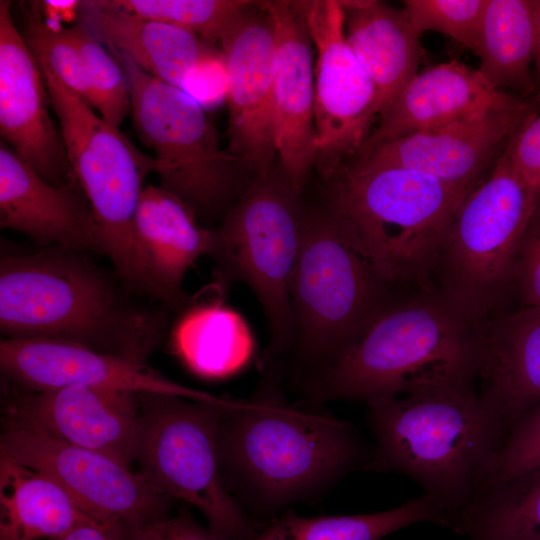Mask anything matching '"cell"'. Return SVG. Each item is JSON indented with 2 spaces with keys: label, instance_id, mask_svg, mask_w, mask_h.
Segmentation results:
<instances>
[{
  "label": "cell",
  "instance_id": "cell-22",
  "mask_svg": "<svg viewBox=\"0 0 540 540\" xmlns=\"http://www.w3.org/2000/svg\"><path fill=\"white\" fill-rule=\"evenodd\" d=\"M520 101L522 99L509 92L492 88L478 69L456 60L442 63L413 77L380 115L379 125L361 150L436 130L486 109Z\"/></svg>",
  "mask_w": 540,
  "mask_h": 540
},
{
  "label": "cell",
  "instance_id": "cell-39",
  "mask_svg": "<svg viewBox=\"0 0 540 540\" xmlns=\"http://www.w3.org/2000/svg\"><path fill=\"white\" fill-rule=\"evenodd\" d=\"M133 540H226L209 527L199 524L188 513L168 516L142 531Z\"/></svg>",
  "mask_w": 540,
  "mask_h": 540
},
{
  "label": "cell",
  "instance_id": "cell-15",
  "mask_svg": "<svg viewBox=\"0 0 540 540\" xmlns=\"http://www.w3.org/2000/svg\"><path fill=\"white\" fill-rule=\"evenodd\" d=\"M532 114L525 101L486 109L436 130L383 142L356 155L373 164L418 171L468 195L490 174Z\"/></svg>",
  "mask_w": 540,
  "mask_h": 540
},
{
  "label": "cell",
  "instance_id": "cell-30",
  "mask_svg": "<svg viewBox=\"0 0 540 540\" xmlns=\"http://www.w3.org/2000/svg\"><path fill=\"white\" fill-rule=\"evenodd\" d=\"M430 523L450 530L447 517L429 496L367 514L299 516L293 512L264 523L246 540H380L403 528Z\"/></svg>",
  "mask_w": 540,
  "mask_h": 540
},
{
  "label": "cell",
  "instance_id": "cell-28",
  "mask_svg": "<svg viewBox=\"0 0 540 540\" xmlns=\"http://www.w3.org/2000/svg\"><path fill=\"white\" fill-rule=\"evenodd\" d=\"M449 521L469 540H540V465L484 485Z\"/></svg>",
  "mask_w": 540,
  "mask_h": 540
},
{
  "label": "cell",
  "instance_id": "cell-1",
  "mask_svg": "<svg viewBox=\"0 0 540 540\" xmlns=\"http://www.w3.org/2000/svg\"><path fill=\"white\" fill-rule=\"evenodd\" d=\"M280 360L254 396L223 409L218 429L222 476L229 491L264 515L310 498L370 459L357 431L281 392Z\"/></svg>",
  "mask_w": 540,
  "mask_h": 540
},
{
  "label": "cell",
  "instance_id": "cell-21",
  "mask_svg": "<svg viewBox=\"0 0 540 540\" xmlns=\"http://www.w3.org/2000/svg\"><path fill=\"white\" fill-rule=\"evenodd\" d=\"M477 391L504 432L540 403V306L499 313L477 326Z\"/></svg>",
  "mask_w": 540,
  "mask_h": 540
},
{
  "label": "cell",
  "instance_id": "cell-40",
  "mask_svg": "<svg viewBox=\"0 0 540 540\" xmlns=\"http://www.w3.org/2000/svg\"><path fill=\"white\" fill-rule=\"evenodd\" d=\"M39 5L48 25L54 28H63L64 23L79 20L82 1L45 0L39 1Z\"/></svg>",
  "mask_w": 540,
  "mask_h": 540
},
{
  "label": "cell",
  "instance_id": "cell-20",
  "mask_svg": "<svg viewBox=\"0 0 540 540\" xmlns=\"http://www.w3.org/2000/svg\"><path fill=\"white\" fill-rule=\"evenodd\" d=\"M80 185L57 186L0 143V225L41 246H65L103 254L92 207Z\"/></svg>",
  "mask_w": 540,
  "mask_h": 540
},
{
  "label": "cell",
  "instance_id": "cell-2",
  "mask_svg": "<svg viewBox=\"0 0 540 540\" xmlns=\"http://www.w3.org/2000/svg\"><path fill=\"white\" fill-rule=\"evenodd\" d=\"M85 252L53 245L2 254L0 331L4 338H45L146 363L163 337L166 314L141 306L118 276Z\"/></svg>",
  "mask_w": 540,
  "mask_h": 540
},
{
  "label": "cell",
  "instance_id": "cell-19",
  "mask_svg": "<svg viewBox=\"0 0 540 540\" xmlns=\"http://www.w3.org/2000/svg\"><path fill=\"white\" fill-rule=\"evenodd\" d=\"M277 43L274 88L276 154L292 188L301 194L317 160L314 66L302 1H263Z\"/></svg>",
  "mask_w": 540,
  "mask_h": 540
},
{
  "label": "cell",
  "instance_id": "cell-43",
  "mask_svg": "<svg viewBox=\"0 0 540 540\" xmlns=\"http://www.w3.org/2000/svg\"><path fill=\"white\" fill-rule=\"evenodd\" d=\"M534 189L540 193V176L535 183Z\"/></svg>",
  "mask_w": 540,
  "mask_h": 540
},
{
  "label": "cell",
  "instance_id": "cell-5",
  "mask_svg": "<svg viewBox=\"0 0 540 540\" xmlns=\"http://www.w3.org/2000/svg\"><path fill=\"white\" fill-rule=\"evenodd\" d=\"M351 158L324 180L323 208L352 231L388 282L430 291L439 252L467 195L418 171Z\"/></svg>",
  "mask_w": 540,
  "mask_h": 540
},
{
  "label": "cell",
  "instance_id": "cell-42",
  "mask_svg": "<svg viewBox=\"0 0 540 540\" xmlns=\"http://www.w3.org/2000/svg\"><path fill=\"white\" fill-rule=\"evenodd\" d=\"M534 11L536 20V47L534 56V68H535V88L538 89L540 94V0H534Z\"/></svg>",
  "mask_w": 540,
  "mask_h": 540
},
{
  "label": "cell",
  "instance_id": "cell-13",
  "mask_svg": "<svg viewBox=\"0 0 540 540\" xmlns=\"http://www.w3.org/2000/svg\"><path fill=\"white\" fill-rule=\"evenodd\" d=\"M317 56L314 66V113L318 168L331 177L368 139L375 120L372 81L350 46L340 0L302 1Z\"/></svg>",
  "mask_w": 540,
  "mask_h": 540
},
{
  "label": "cell",
  "instance_id": "cell-12",
  "mask_svg": "<svg viewBox=\"0 0 540 540\" xmlns=\"http://www.w3.org/2000/svg\"><path fill=\"white\" fill-rule=\"evenodd\" d=\"M2 425L1 455L52 479L88 517L119 540H133L138 532L170 516L172 499L132 468L9 413Z\"/></svg>",
  "mask_w": 540,
  "mask_h": 540
},
{
  "label": "cell",
  "instance_id": "cell-26",
  "mask_svg": "<svg viewBox=\"0 0 540 540\" xmlns=\"http://www.w3.org/2000/svg\"><path fill=\"white\" fill-rule=\"evenodd\" d=\"M90 521L52 479L0 456V540H53Z\"/></svg>",
  "mask_w": 540,
  "mask_h": 540
},
{
  "label": "cell",
  "instance_id": "cell-25",
  "mask_svg": "<svg viewBox=\"0 0 540 540\" xmlns=\"http://www.w3.org/2000/svg\"><path fill=\"white\" fill-rule=\"evenodd\" d=\"M78 22L108 49L124 54L145 72L181 89L210 49L191 31L105 5L101 0L82 1Z\"/></svg>",
  "mask_w": 540,
  "mask_h": 540
},
{
  "label": "cell",
  "instance_id": "cell-11",
  "mask_svg": "<svg viewBox=\"0 0 540 540\" xmlns=\"http://www.w3.org/2000/svg\"><path fill=\"white\" fill-rule=\"evenodd\" d=\"M139 425L134 455L138 473L160 494L185 501L226 540H246L256 522L229 491L222 476L218 429L222 403L136 393Z\"/></svg>",
  "mask_w": 540,
  "mask_h": 540
},
{
  "label": "cell",
  "instance_id": "cell-37",
  "mask_svg": "<svg viewBox=\"0 0 540 540\" xmlns=\"http://www.w3.org/2000/svg\"><path fill=\"white\" fill-rule=\"evenodd\" d=\"M182 90L204 109L227 99L228 73L222 51L218 53L210 48L188 74Z\"/></svg>",
  "mask_w": 540,
  "mask_h": 540
},
{
  "label": "cell",
  "instance_id": "cell-34",
  "mask_svg": "<svg viewBox=\"0 0 540 540\" xmlns=\"http://www.w3.org/2000/svg\"><path fill=\"white\" fill-rule=\"evenodd\" d=\"M403 11L414 32L437 31L479 56L486 0H406Z\"/></svg>",
  "mask_w": 540,
  "mask_h": 540
},
{
  "label": "cell",
  "instance_id": "cell-29",
  "mask_svg": "<svg viewBox=\"0 0 540 540\" xmlns=\"http://www.w3.org/2000/svg\"><path fill=\"white\" fill-rule=\"evenodd\" d=\"M535 47L534 0H486L478 71L492 88L535 89L530 72Z\"/></svg>",
  "mask_w": 540,
  "mask_h": 540
},
{
  "label": "cell",
  "instance_id": "cell-33",
  "mask_svg": "<svg viewBox=\"0 0 540 540\" xmlns=\"http://www.w3.org/2000/svg\"><path fill=\"white\" fill-rule=\"evenodd\" d=\"M85 61L93 95V108L110 125L119 128L131 111L130 89L126 74L102 43L82 23L70 27Z\"/></svg>",
  "mask_w": 540,
  "mask_h": 540
},
{
  "label": "cell",
  "instance_id": "cell-24",
  "mask_svg": "<svg viewBox=\"0 0 540 540\" xmlns=\"http://www.w3.org/2000/svg\"><path fill=\"white\" fill-rule=\"evenodd\" d=\"M347 40L373 83L381 115L418 73L419 36L403 9L377 0H342Z\"/></svg>",
  "mask_w": 540,
  "mask_h": 540
},
{
  "label": "cell",
  "instance_id": "cell-9",
  "mask_svg": "<svg viewBox=\"0 0 540 540\" xmlns=\"http://www.w3.org/2000/svg\"><path fill=\"white\" fill-rule=\"evenodd\" d=\"M109 51L126 74L134 127L155 152L160 186L189 205L202 225L222 219L255 180L244 170L252 173L221 148L216 128L194 98Z\"/></svg>",
  "mask_w": 540,
  "mask_h": 540
},
{
  "label": "cell",
  "instance_id": "cell-6",
  "mask_svg": "<svg viewBox=\"0 0 540 540\" xmlns=\"http://www.w3.org/2000/svg\"><path fill=\"white\" fill-rule=\"evenodd\" d=\"M404 290L383 277L340 219L323 207L303 209L291 278L297 378L333 364L384 310L411 294Z\"/></svg>",
  "mask_w": 540,
  "mask_h": 540
},
{
  "label": "cell",
  "instance_id": "cell-7",
  "mask_svg": "<svg viewBox=\"0 0 540 540\" xmlns=\"http://www.w3.org/2000/svg\"><path fill=\"white\" fill-rule=\"evenodd\" d=\"M539 199L540 193L515 168L508 145L490 174L459 205L430 289L468 324L476 327L510 310L517 251Z\"/></svg>",
  "mask_w": 540,
  "mask_h": 540
},
{
  "label": "cell",
  "instance_id": "cell-14",
  "mask_svg": "<svg viewBox=\"0 0 540 540\" xmlns=\"http://www.w3.org/2000/svg\"><path fill=\"white\" fill-rule=\"evenodd\" d=\"M228 73L227 150L255 178L267 175L276 154L274 88L277 43L270 14L255 2L219 42Z\"/></svg>",
  "mask_w": 540,
  "mask_h": 540
},
{
  "label": "cell",
  "instance_id": "cell-41",
  "mask_svg": "<svg viewBox=\"0 0 540 540\" xmlns=\"http://www.w3.org/2000/svg\"><path fill=\"white\" fill-rule=\"evenodd\" d=\"M53 540H119L111 531L94 521L78 525L65 535Z\"/></svg>",
  "mask_w": 540,
  "mask_h": 540
},
{
  "label": "cell",
  "instance_id": "cell-36",
  "mask_svg": "<svg viewBox=\"0 0 540 540\" xmlns=\"http://www.w3.org/2000/svg\"><path fill=\"white\" fill-rule=\"evenodd\" d=\"M512 290L519 307L540 306V199L520 241Z\"/></svg>",
  "mask_w": 540,
  "mask_h": 540
},
{
  "label": "cell",
  "instance_id": "cell-35",
  "mask_svg": "<svg viewBox=\"0 0 540 540\" xmlns=\"http://www.w3.org/2000/svg\"><path fill=\"white\" fill-rule=\"evenodd\" d=\"M539 465L540 403L525 413L510 428L484 485Z\"/></svg>",
  "mask_w": 540,
  "mask_h": 540
},
{
  "label": "cell",
  "instance_id": "cell-4",
  "mask_svg": "<svg viewBox=\"0 0 540 540\" xmlns=\"http://www.w3.org/2000/svg\"><path fill=\"white\" fill-rule=\"evenodd\" d=\"M479 359L477 326L434 291L419 290L384 310L340 358L302 385L314 402L367 404L432 387L476 385Z\"/></svg>",
  "mask_w": 540,
  "mask_h": 540
},
{
  "label": "cell",
  "instance_id": "cell-38",
  "mask_svg": "<svg viewBox=\"0 0 540 540\" xmlns=\"http://www.w3.org/2000/svg\"><path fill=\"white\" fill-rule=\"evenodd\" d=\"M509 150L515 168L534 189L540 176V114L532 113L525 119L511 139Z\"/></svg>",
  "mask_w": 540,
  "mask_h": 540
},
{
  "label": "cell",
  "instance_id": "cell-8",
  "mask_svg": "<svg viewBox=\"0 0 540 540\" xmlns=\"http://www.w3.org/2000/svg\"><path fill=\"white\" fill-rule=\"evenodd\" d=\"M72 171L97 221L103 254L129 289L160 302L166 296L136 239L134 216L156 161L98 116L93 107L38 62Z\"/></svg>",
  "mask_w": 540,
  "mask_h": 540
},
{
  "label": "cell",
  "instance_id": "cell-10",
  "mask_svg": "<svg viewBox=\"0 0 540 540\" xmlns=\"http://www.w3.org/2000/svg\"><path fill=\"white\" fill-rule=\"evenodd\" d=\"M281 167L258 177L214 228L210 256L219 284L244 282L262 306L268 367L292 349L295 336L291 278L298 257L303 206Z\"/></svg>",
  "mask_w": 540,
  "mask_h": 540
},
{
  "label": "cell",
  "instance_id": "cell-3",
  "mask_svg": "<svg viewBox=\"0 0 540 540\" xmlns=\"http://www.w3.org/2000/svg\"><path fill=\"white\" fill-rule=\"evenodd\" d=\"M367 407L376 445L363 470L409 476L448 521L483 487L506 437L475 384L422 389Z\"/></svg>",
  "mask_w": 540,
  "mask_h": 540
},
{
  "label": "cell",
  "instance_id": "cell-23",
  "mask_svg": "<svg viewBox=\"0 0 540 540\" xmlns=\"http://www.w3.org/2000/svg\"><path fill=\"white\" fill-rule=\"evenodd\" d=\"M134 231L169 309L187 307L192 301L182 290L183 278L199 257L211 254L214 228L203 226L173 193L148 185L135 211Z\"/></svg>",
  "mask_w": 540,
  "mask_h": 540
},
{
  "label": "cell",
  "instance_id": "cell-27",
  "mask_svg": "<svg viewBox=\"0 0 540 540\" xmlns=\"http://www.w3.org/2000/svg\"><path fill=\"white\" fill-rule=\"evenodd\" d=\"M177 320L172 344L195 374L218 379L240 371L251 360L255 341L245 319L221 300L191 302Z\"/></svg>",
  "mask_w": 540,
  "mask_h": 540
},
{
  "label": "cell",
  "instance_id": "cell-31",
  "mask_svg": "<svg viewBox=\"0 0 540 540\" xmlns=\"http://www.w3.org/2000/svg\"><path fill=\"white\" fill-rule=\"evenodd\" d=\"M105 5L193 32L206 44L220 42L255 2L245 0H101Z\"/></svg>",
  "mask_w": 540,
  "mask_h": 540
},
{
  "label": "cell",
  "instance_id": "cell-32",
  "mask_svg": "<svg viewBox=\"0 0 540 540\" xmlns=\"http://www.w3.org/2000/svg\"><path fill=\"white\" fill-rule=\"evenodd\" d=\"M23 12V37L35 59L46 65L67 88L92 106L93 95L85 61L70 27L54 28L48 25L39 1L29 2Z\"/></svg>",
  "mask_w": 540,
  "mask_h": 540
},
{
  "label": "cell",
  "instance_id": "cell-17",
  "mask_svg": "<svg viewBox=\"0 0 540 540\" xmlns=\"http://www.w3.org/2000/svg\"><path fill=\"white\" fill-rule=\"evenodd\" d=\"M11 2L0 1V134L46 181L79 185L61 133L50 118L48 88L38 61L11 16Z\"/></svg>",
  "mask_w": 540,
  "mask_h": 540
},
{
  "label": "cell",
  "instance_id": "cell-18",
  "mask_svg": "<svg viewBox=\"0 0 540 540\" xmlns=\"http://www.w3.org/2000/svg\"><path fill=\"white\" fill-rule=\"evenodd\" d=\"M136 393L68 386L43 391L14 387L4 412L70 444L131 468L139 425Z\"/></svg>",
  "mask_w": 540,
  "mask_h": 540
},
{
  "label": "cell",
  "instance_id": "cell-16",
  "mask_svg": "<svg viewBox=\"0 0 540 540\" xmlns=\"http://www.w3.org/2000/svg\"><path fill=\"white\" fill-rule=\"evenodd\" d=\"M0 367L10 383L21 390L85 386L203 402L227 400L178 384L146 363L45 338H2Z\"/></svg>",
  "mask_w": 540,
  "mask_h": 540
}]
</instances>
